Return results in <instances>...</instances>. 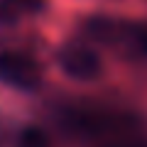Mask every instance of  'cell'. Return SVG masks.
Returning <instances> with one entry per match:
<instances>
[{
    "instance_id": "3957f363",
    "label": "cell",
    "mask_w": 147,
    "mask_h": 147,
    "mask_svg": "<svg viewBox=\"0 0 147 147\" xmlns=\"http://www.w3.org/2000/svg\"><path fill=\"white\" fill-rule=\"evenodd\" d=\"M0 81L15 88H34L39 84V64L22 52H0Z\"/></svg>"
},
{
    "instance_id": "8992f818",
    "label": "cell",
    "mask_w": 147,
    "mask_h": 147,
    "mask_svg": "<svg viewBox=\"0 0 147 147\" xmlns=\"http://www.w3.org/2000/svg\"><path fill=\"white\" fill-rule=\"evenodd\" d=\"M10 140H12V127L7 123V118L0 113V147H7Z\"/></svg>"
},
{
    "instance_id": "7a4b0ae2",
    "label": "cell",
    "mask_w": 147,
    "mask_h": 147,
    "mask_svg": "<svg viewBox=\"0 0 147 147\" xmlns=\"http://www.w3.org/2000/svg\"><path fill=\"white\" fill-rule=\"evenodd\" d=\"M57 64L74 81H96L103 71L100 57L86 44H66L57 52Z\"/></svg>"
},
{
    "instance_id": "5b68a950",
    "label": "cell",
    "mask_w": 147,
    "mask_h": 147,
    "mask_svg": "<svg viewBox=\"0 0 147 147\" xmlns=\"http://www.w3.org/2000/svg\"><path fill=\"white\" fill-rule=\"evenodd\" d=\"M22 147H49V142H47V137H44V132L27 130L25 135H22Z\"/></svg>"
},
{
    "instance_id": "277c9868",
    "label": "cell",
    "mask_w": 147,
    "mask_h": 147,
    "mask_svg": "<svg viewBox=\"0 0 147 147\" xmlns=\"http://www.w3.org/2000/svg\"><path fill=\"white\" fill-rule=\"evenodd\" d=\"M42 10V0H0V22H15Z\"/></svg>"
},
{
    "instance_id": "52a82bcc",
    "label": "cell",
    "mask_w": 147,
    "mask_h": 147,
    "mask_svg": "<svg viewBox=\"0 0 147 147\" xmlns=\"http://www.w3.org/2000/svg\"><path fill=\"white\" fill-rule=\"evenodd\" d=\"M113 147H147V142H120V145H113Z\"/></svg>"
},
{
    "instance_id": "6da1fadb",
    "label": "cell",
    "mask_w": 147,
    "mask_h": 147,
    "mask_svg": "<svg viewBox=\"0 0 147 147\" xmlns=\"http://www.w3.org/2000/svg\"><path fill=\"white\" fill-rule=\"evenodd\" d=\"M61 125L69 132L81 137H108V135H123L135 127V118L127 113L108 108H66L59 115Z\"/></svg>"
}]
</instances>
